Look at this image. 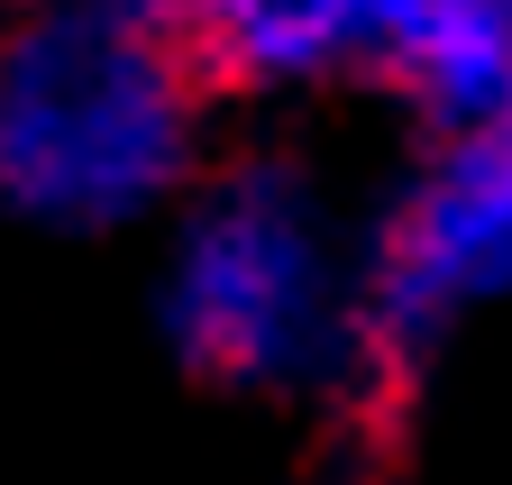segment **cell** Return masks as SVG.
<instances>
[{
    "instance_id": "6",
    "label": "cell",
    "mask_w": 512,
    "mask_h": 485,
    "mask_svg": "<svg viewBox=\"0 0 512 485\" xmlns=\"http://www.w3.org/2000/svg\"><path fill=\"white\" fill-rule=\"evenodd\" d=\"M494 138H503V147H512V110H503V129H494Z\"/></svg>"
},
{
    "instance_id": "5",
    "label": "cell",
    "mask_w": 512,
    "mask_h": 485,
    "mask_svg": "<svg viewBox=\"0 0 512 485\" xmlns=\"http://www.w3.org/2000/svg\"><path fill=\"white\" fill-rule=\"evenodd\" d=\"M384 74L439 138H494L512 110V0H421Z\"/></svg>"
},
{
    "instance_id": "1",
    "label": "cell",
    "mask_w": 512,
    "mask_h": 485,
    "mask_svg": "<svg viewBox=\"0 0 512 485\" xmlns=\"http://www.w3.org/2000/svg\"><path fill=\"white\" fill-rule=\"evenodd\" d=\"M202 74L156 0H37L0 28V211L101 238L192 193Z\"/></svg>"
},
{
    "instance_id": "3",
    "label": "cell",
    "mask_w": 512,
    "mask_h": 485,
    "mask_svg": "<svg viewBox=\"0 0 512 485\" xmlns=\"http://www.w3.org/2000/svg\"><path fill=\"white\" fill-rule=\"evenodd\" d=\"M494 293H512V147L448 138L375 229L348 302V348L375 376H412Z\"/></svg>"
},
{
    "instance_id": "2",
    "label": "cell",
    "mask_w": 512,
    "mask_h": 485,
    "mask_svg": "<svg viewBox=\"0 0 512 485\" xmlns=\"http://www.w3.org/2000/svg\"><path fill=\"white\" fill-rule=\"evenodd\" d=\"M348 266L311 174L247 156L192 193L156 284V321L202 385L293 394L348 367Z\"/></svg>"
},
{
    "instance_id": "7",
    "label": "cell",
    "mask_w": 512,
    "mask_h": 485,
    "mask_svg": "<svg viewBox=\"0 0 512 485\" xmlns=\"http://www.w3.org/2000/svg\"><path fill=\"white\" fill-rule=\"evenodd\" d=\"M0 10H37V0H0Z\"/></svg>"
},
{
    "instance_id": "4",
    "label": "cell",
    "mask_w": 512,
    "mask_h": 485,
    "mask_svg": "<svg viewBox=\"0 0 512 485\" xmlns=\"http://www.w3.org/2000/svg\"><path fill=\"white\" fill-rule=\"evenodd\" d=\"M202 92H275L330 65L384 74L421 0H156Z\"/></svg>"
}]
</instances>
